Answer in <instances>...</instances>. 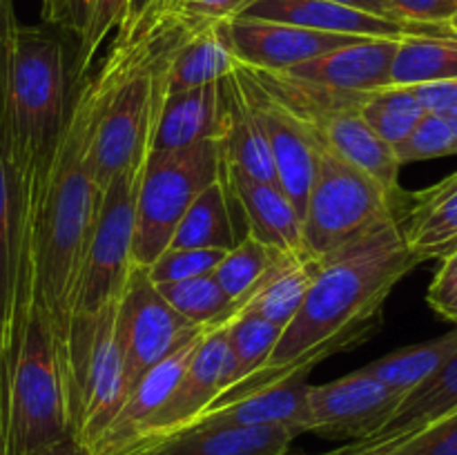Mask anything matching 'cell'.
<instances>
[{"label": "cell", "instance_id": "cell-31", "mask_svg": "<svg viewBox=\"0 0 457 455\" xmlns=\"http://www.w3.org/2000/svg\"><path fill=\"white\" fill-rule=\"evenodd\" d=\"M360 112L364 123L391 147L400 145L427 114L415 87L409 85H388L366 94Z\"/></svg>", "mask_w": 457, "mask_h": 455}, {"label": "cell", "instance_id": "cell-44", "mask_svg": "<svg viewBox=\"0 0 457 455\" xmlns=\"http://www.w3.org/2000/svg\"><path fill=\"white\" fill-rule=\"evenodd\" d=\"M7 395H9V360L0 339V455L7 444Z\"/></svg>", "mask_w": 457, "mask_h": 455}, {"label": "cell", "instance_id": "cell-2", "mask_svg": "<svg viewBox=\"0 0 457 455\" xmlns=\"http://www.w3.org/2000/svg\"><path fill=\"white\" fill-rule=\"evenodd\" d=\"M112 79L114 67L105 58L96 76L76 83L65 132L25 230L29 302L38 303L47 315L58 360L67 342L71 297L101 203V187L89 168V145Z\"/></svg>", "mask_w": 457, "mask_h": 455}, {"label": "cell", "instance_id": "cell-47", "mask_svg": "<svg viewBox=\"0 0 457 455\" xmlns=\"http://www.w3.org/2000/svg\"><path fill=\"white\" fill-rule=\"evenodd\" d=\"M156 0H129V9H128V18H125L123 25L119 27V36H125L129 34V31L137 27V22L141 21L143 16H145L147 12L152 9V4H154Z\"/></svg>", "mask_w": 457, "mask_h": 455}, {"label": "cell", "instance_id": "cell-50", "mask_svg": "<svg viewBox=\"0 0 457 455\" xmlns=\"http://www.w3.org/2000/svg\"><path fill=\"white\" fill-rule=\"evenodd\" d=\"M451 120H453V128H455V132H457V114H453V116H449Z\"/></svg>", "mask_w": 457, "mask_h": 455}, {"label": "cell", "instance_id": "cell-48", "mask_svg": "<svg viewBox=\"0 0 457 455\" xmlns=\"http://www.w3.org/2000/svg\"><path fill=\"white\" fill-rule=\"evenodd\" d=\"M361 449H364V442H353V444H348V446H344V449L333 451V453H326V455H361ZM284 455H299V453L288 451V453H284Z\"/></svg>", "mask_w": 457, "mask_h": 455}, {"label": "cell", "instance_id": "cell-41", "mask_svg": "<svg viewBox=\"0 0 457 455\" xmlns=\"http://www.w3.org/2000/svg\"><path fill=\"white\" fill-rule=\"evenodd\" d=\"M388 4L406 25H449L457 13V0H388Z\"/></svg>", "mask_w": 457, "mask_h": 455}, {"label": "cell", "instance_id": "cell-46", "mask_svg": "<svg viewBox=\"0 0 457 455\" xmlns=\"http://www.w3.org/2000/svg\"><path fill=\"white\" fill-rule=\"evenodd\" d=\"M31 455H94V453L87 444H83V442L79 440V437L67 435L62 437V440L54 442V444L45 446V449L36 451V453Z\"/></svg>", "mask_w": 457, "mask_h": 455}, {"label": "cell", "instance_id": "cell-15", "mask_svg": "<svg viewBox=\"0 0 457 455\" xmlns=\"http://www.w3.org/2000/svg\"><path fill=\"white\" fill-rule=\"evenodd\" d=\"M230 346H228V324L208 328L183 370L161 413L152 422L145 440L168 435L195 422L205 409L214 404L230 388ZM143 440V442H145Z\"/></svg>", "mask_w": 457, "mask_h": 455}, {"label": "cell", "instance_id": "cell-17", "mask_svg": "<svg viewBox=\"0 0 457 455\" xmlns=\"http://www.w3.org/2000/svg\"><path fill=\"white\" fill-rule=\"evenodd\" d=\"M237 18L286 22V25L303 27V29L360 36V38H402V36L433 29L428 25H404V22L386 21V18L357 12V9L328 3V0H253Z\"/></svg>", "mask_w": 457, "mask_h": 455}, {"label": "cell", "instance_id": "cell-10", "mask_svg": "<svg viewBox=\"0 0 457 455\" xmlns=\"http://www.w3.org/2000/svg\"><path fill=\"white\" fill-rule=\"evenodd\" d=\"M404 395L364 368L308 388V433L326 440L370 442L393 418Z\"/></svg>", "mask_w": 457, "mask_h": 455}, {"label": "cell", "instance_id": "cell-18", "mask_svg": "<svg viewBox=\"0 0 457 455\" xmlns=\"http://www.w3.org/2000/svg\"><path fill=\"white\" fill-rule=\"evenodd\" d=\"M308 373H295L275 384L217 401L195 422L199 426H281L297 435L308 433ZM187 424V426H190Z\"/></svg>", "mask_w": 457, "mask_h": 455}, {"label": "cell", "instance_id": "cell-4", "mask_svg": "<svg viewBox=\"0 0 457 455\" xmlns=\"http://www.w3.org/2000/svg\"><path fill=\"white\" fill-rule=\"evenodd\" d=\"M145 161L125 170L101 190L96 221L71 297L70 330L61 355L67 400L92 343L98 315L119 302L134 268V223Z\"/></svg>", "mask_w": 457, "mask_h": 455}, {"label": "cell", "instance_id": "cell-39", "mask_svg": "<svg viewBox=\"0 0 457 455\" xmlns=\"http://www.w3.org/2000/svg\"><path fill=\"white\" fill-rule=\"evenodd\" d=\"M253 0H156L154 4L165 7L190 27H210L232 21Z\"/></svg>", "mask_w": 457, "mask_h": 455}, {"label": "cell", "instance_id": "cell-20", "mask_svg": "<svg viewBox=\"0 0 457 455\" xmlns=\"http://www.w3.org/2000/svg\"><path fill=\"white\" fill-rule=\"evenodd\" d=\"M400 38H361L290 67L284 74L339 92L369 94L391 85V67Z\"/></svg>", "mask_w": 457, "mask_h": 455}, {"label": "cell", "instance_id": "cell-34", "mask_svg": "<svg viewBox=\"0 0 457 455\" xmlns=\"http://www.w3.org/2000/svg\"><path fill=\"white\" fill-rule=\"evenodd\" d=\"M277 254H279V250L270 248V245H266L253 235H245L235 248H230L223 254V259L219 261L217 270L212 275L217 284L223 288V293L232 299L237 310L248 299L254 285L259 284L263 272L272 266Z\"/></svg>", "mask_w": 457, "mask_h": 455}, {"label": "cell", "instance_id": "cell-43", "mask_svg": "<svg viewBox=\"0 0 457 455\" xmlns=\"http://www.w3.org/2000/svg\"><path fill=\"white\" fill-rule=\"evenodd\" d=\"M415 92H418L420 101H422L427 112L445 116L457 114V79L442 80V83L418 85Z\"/></svg>", "mask_w": 457, "mask_h": 455}, {"label": "cell", "instance_id": "cell-42", "mask_svg": "<svg viewBox=\"0 0 457 455\" xmlns=\"http://www.w3.org/2000/svg\"><path fill=\"white\" fill-rule=\"evenodd\" d=\"M89 0H40V18L45 25L61 27L80 36L87 22Z\"/></svg>", "mask_w": 457, "mask_h": 455}, {"label": "cell", "instance_id": "cell-26", "mask_svg": "<svg viewBox=\"0 0 457 455\" xmlns=\"http://www.w3.org/2000/svg\"><path fill=\"white\" fill-rule=\"evenodd\" d=\"M237 67L235 54L228 47L221 25L192 29L174 45L163 65V92L217 83Z\"/></svg>", "mask_w": 457, "mask_h": 455}, {"label": "cell", "instance_id": "cell-19", "mask_svg": "<svg viewBox=\"0 0 457 455\" xmlns=\"http://www.w3.org/2000/svg\"><path fill=\"white\" fill-rule=\"evenodd\" d=\"M297 433L281 426H199L141 442L125 455H284Z\"/></svg>", "mask_w": 457, "mask_h": 455}, {"label": "cell", "instance_id": "cell-7", "mask_svg": "<svg viewBox=\"0 0 457 455\" xmlns=\"http://www.w3.org/2000/svg\"><path fill=\"white\" fill-rule=\"evenodd\" d=\"M404 214L373 177L317 143V165L302 214V250L324 259Z\"/></svg>", "mask_w": 457, "mask_h": 455}, {"label": "cell", "instance_id": "cell-27", "mask_svg": "<svg viewBox=\"0 0 457 455\" xmlns=\"http://www.w3.org/2000/svg\"><path fill=\"white\" fill-rule=\"evenodd\" d=\"M235 210H239L235 194L226 181V174L210 183L187 208L174 230L172 248H212L230 250L244 236L237 232ZM168 245V248H170Z\"/></svg>", "mask_w": 457, "mask_h": 455}, {"label": "cell", "instance_id": "cell-37", "mask_svg": "<svg viewBox=\"0 0 457 455\" xmlns=\"http://www.w3.org/2000/svg\"><path fill=\"white\" fill-rule=\"evenodd\" d=\"M361 455H457V410L413 435L391 442H364Z\"/></svg>", "mask_w": 457, "mask_h": 455}, {"label": "cell", "instance_id": "cell-28", "mask_svg": "<svg viewBox=\"0 0 457 455\" xmlns=\"http://www.w3.org/2000/svg\"><path fill=\"white\" fill-rule=\"evenodd\" d=\"M457 410V352L420 386L409 391L393 418L373 437V444L400 440Z\"/></svg>", "mask_w": 457, "mask_h": 455}, {"label": "cell", "instance_id": "cell-49", "mask_svg": "<svg viewBox=\"0 0 457 455\" xmlns=\"http://www.w3.org/2000/svg\"><path fill=\"white\" fill-rule=\"evenodd\" d=\"M449 29H451V31H455V34H457V13H455V16L451 18V21H449Z\"/></svg>", "mask_w": 457, "mask_h": 455}, {"label": "cell", "instance_id": "cell-29", "mask_svg": "<svg viewBox=\"0 0 457 455\" xmlns=\"http://www.w3.org/2000/svg\"><path fill=\"white\" fill-rule=\"evenodd\" d=\"M457 79V34L433 27L420 34L402 36L391 67V85L442 83Z\"/></svg>", "mask_w": 457, "mask_h": 455}, {"label": "cell", "instance_id": "cell-1", "mask_svg": "<svg viewBox=\"0 0 457 455\" xmlns=\"http://www.w3.org/2000/svg\"><path fill=\"white\" fill-rule=\"evenodd\" d=\"M418 263L406 248L397 219L320 259L297 315L281 330L266 364L217 401L257 391L295 373H311L330 355L364 343L382 324L384 303L393 288Z\"/></svg>", "mask_w": 457, "mask_h": 455}, {"label": "cell", "instance_id": "cell-33", "mask_svg": "<svg viewBox=\"0 0 457 455\" xmlns=\"http://www.w3.org/2000/svg\"><path fill=\"white\" fill-rule=\"evenodd\" d=\"M281 326L253 315L237 312L235 319L228 321V346H230V388L257 373L270 357L272 348L281 337ZM228 388V391H230Z\"/></svg>", "mask_w": 457, "mask_h": 455}, {"label": "cell", "instance_id": "cell-16", "mask_svg": "<svg viewBox=\"0 0 457 455\" xmlns=\"http://www.w3.org/2000/svg\"><path fill=\"white\" fill-rule=\"evenodd\" d=\"M204 335L205 330L196 335V337H192L190 342L183 343L179 351H174L172 355L165 357L163 361L152 366V368L134 384L132 391L125 397L123 406L119 409V413L114 415V419H112L110 424H107V428L101 433V437L94 442V455H125L129 453L134 446L141 444V442L145 440L152 422H154L156 415L161 413V409L165 406L168 397L172 395L174 386H177L179 379H181L186 366L190 364L192 355H195L196 346H199Z\"/></svg>", "mask_w": 457, "mask_h": 455}, {"label": "cell", "instance_id": "cell-45", "mask_svg": "<svg viewBox=\"0 0 457 455\" xmlns=\"http://www.w3.org/2000/svg\"><path fill=\"white\" fill-rule=\"evenodd\" d=\"M328 3L344 4V7L357 9V12L373 13V16L386 18V21L402 22L400 18L395 16V12H393V9H391V4H388V0H328ZM404 25H406V22H404Z\"/></svg>", "mask_w": 457, "mask_h": 455}, {"label": "cell", "instance_id": "cell-32", "mask_svg": "<svg viewBox=\"0 0 457 455\" xmlns=\"http://www.w3.org/2000/svg\"><path fill=\"white\" fill-rule=\"evenodd\" d=\"M156 288H159L165 302L179 315H183L187 321H192L195 326H201V328H219V326H226L239 312L235 303H232V299L217 284L214 275L174 281V284H161Z\"/></svg>", "mask_w": 457, "mask_h": 455}, {"label": "cell", "instance_id": "cell-11", "mask_svg": "<svg viewBox=\"0 0 457 455\" xmlns=\"http://www.w3.org/2000/svg\"><path fill=\"white\" fill-rule=\"evenodd\" d=\"M116 303L98 315L92 343L67 400L71 435L89 449L128 397L123 357L116 342Z\"/></svg>", "mask_w": 457, "mask_h": 455}, {"label": "cell", "instance_id": "cell-13", "mask_svg": "<svg viewBox=\"0 0 457 455\" xmlns=\"http://www.w3.org/2000/svg\"><path fill=\"white\" fill-rule=\"evenodd\" d=\"M221 34L239 65L266 71H286L321 54L361 40L360 36L326 34L253 18H232L221 22Z\"/></svg>", "mask_w": 457, "mask_h": 455}, {"label": "cell", "instance_id": "cell-30", "mask_svg": "<svg viewBox=\"0 0 457 455\" xmlns=\"http://www.w3.org/2000/svg\"><path fill=\"white\" fill-rule=\"evenodd\" d=\"M453 352H457V328L436 339H428V342L388 352L364 366V370L393 391L406 395L424 379L431 377Z\"/></svg>", "mask_w": 457, "mask_h": 455}, {"label": "cell", "instance_id": "cell-21", "mask_svg": "<svg viewBox=\"0 0 457 455\" xmlns=\"http://www.w3.org/2000/svg\"><path fill=\"white\" fill-rule=\"evenodd\" d=\"M221 92V132L219 147L221 159L230 172L244 174L257 181L277 183L270 147L257 114L250 107L235 70L219 80Z\"/></svg>", "mask_w": 457, "mask_h": 455}, {"label": "cell", "instance_id": "cell-24", "mask_svg": "<svg viewBox=\"0 0 457 455\" xmlns=\"http://www.w3.org/2000/svg\"><path fill=\"white\" fill-rule=\"evenodd\" d=\"M223 174L244 214L248 235L257 236L279 252L302 250V217L279 183L248 178L244 174L230 172L226 165Z\"/></svg>", "mask_w": 457, "mask_h": 455}, {"label": "cell", "instance_id": "cell-9", "mask_svg": "<svg viewBox=\"0 0 457 455\" xmlns=\"http://www.w3.org/2000/svg\"><path fill=\"white\" fill-rule=\"evenodd\" d=\"M114 328L123 357L128 393L152 366L208 330L179 315L141 266L132 268L128 284L116 302Z\"/></svg>", "mask_w": 457, "mask_h": 455}, {"label": "cell", "instance_id": "cell-3", "mask_svg": "<svg viewBox=\"0 0 457 455\" xmlns=\"http://www.w3.org/2000/svg\"><path fill=\"white\" fill-rule=\"evenodd\" d=\"M76 83L62 40L21 25L13 0L0 16V150L18 178L25 230L52 170Z\"/></svg>", "mask_w": 457, "mask_h": 455}, {"label": "cell", "instance_id": "cell-8", "mask_svg": "<svg viewBox=\"0 0 457 455\" xmlns=\"http://www.w3.org/2000/svg\"><path fill=\"white\" fill-rule=\"evenodd\" d=\"M223 172L217 138L174 152H150L143 168L134 223V266L147 268L172 241L192 201Z\"/></svg>", "mask_w": 457, "mask_h": 455}, {"label": "cell", "instance_id": "cell-25", "mask_svg": "<svg viewBox=\"0 0 457 455\" xmlns=\"http://www.w3.org/2000/svg\"><path fill=\"white\" fill-rule=\"evenodd\" d=\"M320 259H312L303 250L297 252H279L272 266L263 272L259 284L253 293L241 303L239 312H253L263 317L272 324L286 326L290 324L306 297L311 281L317 272Z\"/></svg>", "mask_w": 457, "mask_h": 455}, {"label": "cell", "instance_id": "cell-6", "mask_svg": "<svg viewBox=\"0 0 457 455\" xmlns=\"http://www.w3.org/2000/svg\"><path fill=\"white\" fill-rule=\"evenodd\" d=\"M71 435L65 377L47 315L31 303L9 361L4 455H31Z\"/></svg>", "mask_w": 457, "mask_h": 455}, {"label": "cell", "instance_id": "cell-5", "mask_svg": "<svg viewBox=\"0 0 457 455\" xmlns=\"http://www.w3.org/2000/svg\"><path fill=\"white\" fill-rule=\"evenodd\" d=\"M248 70L272 98H277L286 110L297 116L299 123L321 147L364 170L406 210L409 199L400 187L402 165L395 150L384 143L361 119L360 107L366 94L321 87L293 79L284 71L253 70V67Z\"/></svg>", "mask_w": 457, "mask_h": 455}, {"label": "cell", "instance_id": "cell-14", "mask_svg": "<svg viewBox=\"0 0 457 455\" xmlns=\"http://www.w3.org/2000/svg\"><path fill=\"white\" fill-rule=\"evenodd\" d=\"M29 306L25 272V208L16 174L0 150V339L9 361Z\"/></svg>", "mask_w": 457, "mask_h": 455}, {"label": "cell", "instance_id": "cell-40", "mask_svg": "<svg viewBox=\"0 0 457 455\" xmlns=\"http://www.w3.org/2000/svg\"><path fill=\"white\" fill-rule=\"evenodd\" d=\"M442 266L437 268L431 285H428L427 302L433 310L445 319L457 326V250L440 259Z\"/></svg>", "mask_w": 457, "mask_h": 455}, {"label": "cell", "instance_id": "cell-38", "mask_svg": "<svg viewBox=\"0 0 457 455\" xmlns=\"http://www.w3.org/2000/svg\"><path fill=\"white\" fill-rule=\"evenodd\" d=\"M228 250L212 248H165L152 266H147V277L152 284H174V281L195 279V277L212 275L219 261Z\"/></svg>", "mask_w": 457, "mask_h": 455}, {"label": "cell", "instance_id": "cell-36", "mask_svg": "<svg viewBox=\"0 0 457 455\" xmlns=\"http://www.w3.org/2000/svg\"><path fill=\"white\" fill-rule=\"evenodd\" d=\"M400 165L418 163V161L442 159L457 154V132L453 120L445 114H427L411 129L409 136L393 147Z\"/></svg>", "mask_w": 457, "mask_h": 455}, {"label": "cell", "instance_id": "cell-23", "mask_svg": "<svg viewBox=\"0 0 457 455\" xmlns=\"http://www.w3.org/2000/svg\"><path fill=\"white\" fill-rule=\"evenodd\" d=\"M406 248L422 261L445 259L457 250V172L418 192L400 217Z\"/></svg>", "mask_w": 457, "mask_h": 455}, {"label": "cell", "instance_id": "cell-22", "mask_svg": "<svg viewBox=\"0 0 457 455\" xmlns=\"http://www.w3.org/2000/svg\"><path fill=\"white\" fill-rule=\"evenodd\" d=\"M219 132H221L219 80L199 87L179 89V92H163L156 107L150 152L183 150L208 138H219Z\"/></svg>", "mask_w": 457, "mask_h": 455}, {"label": "cell", "instance_id": "cell-35", "mask_svg": "<svg viewBox=\"0 0 457 455\" xmlns=\"http://www.w3.org/2000/svg\"><path fill=\"white\" fill-rule=\"evenodd\" d=\"M129 0H89L87 22L79 36V49H76L74 62H71V76L74 83L87 79V71L101 49L103 40L119 29L128 18Z\"/></svg>", "mask_w": 457, "mask_h": 455}, {"label": "cell", "instance_id": "cell-51", "mask_svg": "<svg viewBox=\"0 0 457 455\" xmlns=\"http://www.w3.org/2000/svg\"><path fill=\"white\" fill-rule=\"evenodd\" d=\"M0 16H3V0H0Z\"/></svg>", "mask_w": 457, "mask_h": 455}, {"label": "cell", "instance_id": "cell-12", "mask_svg": "<svg viewBox=\"0 0 457 455\" xmlns=\"http://www.w3.org/2000/svg\"><path fill=\"white\" fill-rule=\"evenodd\" d=\"M235 74L239 79L241 89L248 98L250 107L257 114L263 132H266L268 147H270L272 168H275L277 183L290 203L295 205L297 214L302 217L306 208L308 192H311L312 177L317 165V141L312 134L299 123L293 112L286 110L277 98H272L262 85L254 80L245 65L237 62Z\"/></svg>", "mask_w": 457, "mask_h": 455}]
</instances>
